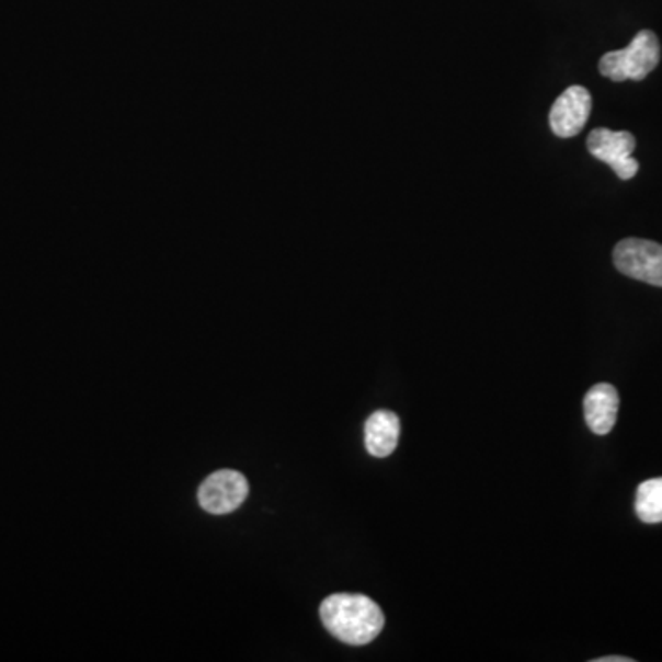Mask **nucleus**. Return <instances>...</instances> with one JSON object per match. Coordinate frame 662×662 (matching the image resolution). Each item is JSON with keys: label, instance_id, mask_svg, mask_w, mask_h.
Here are the masks:
<instances>
[{"label": "nucleus", "instance_id": "f257e3e1", "mask_svg": "<svg viewBox=\"0 0 662 662\" xmlns=\"http://www.w3.org/2000/svg\"><path fill=\"white\" fill-rule=\"evenodd\" d=\"M320 620L344 644L365 646L385 628L381 607L365 594H331L320 604Z\"/></svg>", "mask_w": 662, "mask_h": 662}, {"label": "nucleus", "instance_id": "f03ea898", "mask_svg": "<svg viewBox=\"0 0 662 662\" xmlns=\"http://www.w3.org/2000/svg\"><path fill=\"white\" fill-rule=\"evenodd\" d=\"M661 61V45L651 30H642L623 50L607 52L600 59V75L613 81L644 80Z\"/></svg>", "mask_w": 662, "mask_h": 662}, {"label": "nucleus", "instance_id": "7ed1b4c3", "mask_svg": "<svg viewBox=\"0 0 662 662\" xmlns=\"http://www.w3.org/2000/svg\"><path fill=\"white\" fill-rule=\"evenodd\" d=\"M613 262L634 281L662 287V246L655 241L628 238L615 247Z\"/></svg>", "mask_w": 662, "mask_h": 662}, {"label": "nucleus", "instance_id": "20e7f679", "mask_svg": "<svg viewBox=\"0 0 662 662\" xmlns=\"http://www.w3.org/2000/svg\"><path fill=\"white\" fill-rule=\"evenodd\" d=\"M635 140L634 135L628 132H612L605 127H598L589 133V153L612 166L613 172L617 173L623 181L634 179L639 172V162L634 159Z\"/></svg>", "mask_w": 662, "mask_h": 662}, {"label": "nucleus", "instance_id": "39448f33", "mask_svg": "<svg viewBox=\"0 0 662 662\" xmlns=\"http://www.w3.org/2000/svg\"><path fill=\"white\" fill-rule=\"evenodd\" d=\"M249 495V482L240 471L221 469L201 484L199 504L210 514L224 515L240 509Z\"/></svg>", "mask_w": 662, "mask_h": 662}, {"label": "nucleus", "instance_id": "423d86ee", "mask_svg": "<svg viewBox=\"0 0 662 662\" xmlns=\"http://www.w3.org/2000/svg\"><path fill=\"white\" fill-rule=\"evenodd\" d=\"M593 109V100L587 89L582 85H572L556 100L550 109L548 122L556 137H577L587 124Z\"/></svg>", "mask_w": 662, "mask_h": 662}, {"label": "nucleus", "instance_id": "0eeeda50", "mask_svg": "<svg viewBox=\"0 0 662 662\" xmlns=\"http://www.w3.org/2000/svg\"><path fill=\"white\" fill-rule=\"evenodd\" d=\"M618 406H620V398L613 385L609 383L594 385L583 400V412L589 429L598 436L612 433L617 423Z\"/></svg>", "mask_w": 662, "mask_h": 662}, {"label": "nucleus", "instance_id": "6e6552de", "mask_svg": "<svg viewBox=\"0 0 662 662\" xmlns=\"http://www.w3.org/2000/svg\"><path fill=\"white\" fill-rule=\"evenodd\" d=\"M400 442V418L392 411H376L365 423V446L372 457L385 458Z\"/></svg>", "mask_w": 662, "mask_h": 662}, {"label": "nucleus", "instance_id": "1a4fd4ad", "mask_svg": "<svg viewBox=\"0 0 662 662\" xmlns=\"http://www.w3.org/2000/svg\"><path fill=\"white\" fill-rule=\"evenodd\" d=\"M635 512L642 523H648V525L662 523V477L644 480L637 488Z\"/></svg>", "mask_w": 662, "mask_h": 662}, {"label": "nucleus", "instance_id": "9d476101", "mask_svg": "<svg viewBox=\"0 0 662 662\" xmlns=\"http://www.w3.org/2000/svg\"><path fill=\"white\" fill-rule=\"evenodd\" d=\"M594 662H634V659H629V657H602V659H594Z\"/></svg>", "mask_w": 662, "mask_h": 662}]
</instances>
